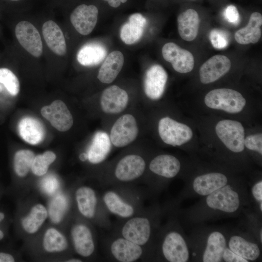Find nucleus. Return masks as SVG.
<instances>
[{
	"label": "nucleus",
	"instance_id": "nucleus-42",
	"mask_svg": "<svg viewBox=\"0 0 262 262\" xmlns=\"http://www.w3.org/2000/svg\"><path fill=\"white\" fill-rule=\"evenodd\" d=\"M224 16L228 22L232 24H237L239 22V14L234 5H230L226 7L224 12Z\"/></svg>",
	"mask_w": 262,
	"mask_h": 262
},
{
	"label": "nucleus",
	"instance_id": "nucleus-25",
	"mask_svg": "<svg viewBox=\"0 0 262 262\" xmlns=\"http://www.w3.org/2000/svg\"><path fill=\"white\" fill-rule=\"evenodd\" d=\"M177 22L178 32L182 39L191 41L196 38L198 32L199 17L195 10L188 9L180 14Z\"/></svg>",
	"mask_w": 262,
	"mask_h": 262
},
{
	"label": "nucleus",
	"instance_id": "nucleus-7",
	"mask_svg": "<svg viewBox=\"0 0 262 262\" xmlns=\"http://www.w3.org/2000/svg\"><path fill=\"white\" fill-rule=\"evenodd\" d=\"M216 133L226 147L230 151L240 153L245 149V130L237 121L224 119L215 126Z\"/></svg>",
	"mask_w": 262,
	"mask_h": 262
},
{
	"label": "nucleus",
	"instance_id": "nucleus-11",
	"mask_svg": "<svg viewBox=\"0 0 262 262\" xmlns=\"http://www.w3.org/2000/svg\"><path fill=\"white\" fill-rule=\"evenodd\" d=\"M164 59L172 64L173 69L180 73L191 71L194 66V58L189 51L180 48L176 44L168 42L162 50Z\"/></svg>",
	"mask_w": 262,
	"mask_h": 262
},
{
	"label": "nucleus",
	"instance_id": "nucleus-27",
	"mask_svg": "<svg viewBox=\"0 0 262 262\" xmlns=\"http://www.w3.org/2000/svg\"><path fill=\"white\" fill-rule=\"evenodd\" d=\"M111 149V141L109 135L104 131H98L88 149V159L92 164L100 163L105 159Z\"/></svg>",
	"mask_w": 262,
	"mask_h": 262
},
{
	"label": "nucleus",
	"instance_id": "nucleus-15",
	"mask_svg": "<svg viewBox=\"0 0 262 262\" xmlns=\"http://www.w3.org/2000/svg\"><path fill=\"white\" fill-rule=\"evenodd\" d=\"M167 78V73L161 66L154 65L148 68L144 81L147 97L152 100L159 99L164 93Z\"/></svg>",
	"mask_w": 262,
	"mask_h": 262
},
{
	"label": "nucleus",
	"instance_id": "nucleus-5",
	"mask_svg": "<svg viewBox=\"0 0 262 262\" xmlns=\"http://www.w3.org/2000/svg\"><path fill=\"white\" fill-rule=\"evenodd\" d=\"M206 105L231 114L241 112L246 100L239 92L229 88H217L208 92L204 98Z\"/></svg>",
	"mask_w": 262,
	"mask_h": 262
},
{
	"label": "nucleus",
	"instance_id": "nucleus-16",
	"mask_svg": "<svg viewBox=\"0 0 262 262\" xmlns=\"http://www.w3.org/2000/svg\"><path fill=\"white\" fill-rule=\"evenodd\" d=\"M145 168L146 162L142 157L135 154L127 155L117 164L115 175L121 181H131L142 176Z\"/></svg>",
	"mask_w": 262,
	"mask_h": 262
},
{
	"label": "nucleus",
	"instance_id": "nucleus-6",
	"mask_svg": "<svg viewBox=\"0 0 262 262\" xmlns=\"http://www.w3.org/2000/svg\"><path fill=\"white\" fill-rule=\"evenodd\" d=\"M227 244L233 252L248 262L256 261L261 255L262 245L247 230L235 229L228 232Z\"/></svg>",
	"mask_w": 262,
	"mask_h": 262
},
{
	"label": "nucleus",
	"instance_id": "nucleus-8",
	"mask_svg": "<svg viewBox=\"0 0 262 262\" xmlns=\"http://www.w3.org/2000/svg\"><path fill=\"white\" fill-rule=\"evenodd\" d=\"M158 132L165 143L174 147L184 144L189 141L193 135L189 126L169 117H164L160 120Z\"/></svg>",
	"mask_w": 262,
	"mask_h": 262
},
{
	"label": "nucleus",
	"instance_id": "nucleus-40",
	"mask_svg": "<svg viewBox=\"0 0 262 262\" xmlns=\"http://www.w3.org/2000/svg\"><path fill=\"white\" fill-rule=\"evenodd\" d=\"M245 146L248 149L257 152L262 155V134H251L245 138Z\"/></svg>",
	"mask_w": 262,
	"mask_h": 262
},
{
	"label": "nucleus",
	"instance_id": "nucleus-39",
	"mask_svg": "<svg viewBox=\"0 0 262 262\" xmlns=\"http://www.w3.org/2000/svg\"><path fill=\"white\" fill-rule=\"evenodd\" d=\"M251 201L256 207V213L262 216V180L260 179L255 181L250 187L249 192Z\"/></svg>",
	"mask_w": 262,
	"mask_h": 262
},
{
	"label": "nucleus",
	"instance_id": "nucleus-9",
	"mask_svg": "<svg viewBox=\"0 0 262 262\" xmlns=\"http://www.w3.org/2000/svg\"><path fill=\"white\" fill-rule=\"evenodd\" d=\"M138 133V128L135 118L131 115L125 114L115 122L109 137L114 146L122 147L134 141Z\"/></svg>",
	"mask_w": 262,
	"mask_h": 262
},
{
	"label": "nucleus",
	"instance_id": "nucleus-50",
	"mask_svg": "<svg viewBox=\"0 0 262 262\" xmlns=\"http://www.w3.org/2000/svg\"><path fill=\"white\" fill-rule=\"evenodd\" d=\"M3 88L2 85L0 84V92L2 90Z\"/></svg>",
	"mask_w": 262,
	"mask_h": 262
},
{
	"label": "nucleus",
	"instance_id": "nucleus-26",
	"mask_svg": "<svg viewBox=\"0 0 262 262\" xmlns=\"http://www.w3.org/2000/svg\"><path fill=\"white\" fill-rule=\"evenodd\" d=\"M71 235L76 251L83 257L91 255L95 250V244L92 233L85 225L79 224L75 226Z\"/></svg>",
	"mask_w": 262,
	"mask_h": 262
},
{
	"label": "nucleus",
	"instance_id": "nucleus-52",
	"mask_svg": "<svg viewBox=\"0 0 262 262\" xmlns=\"http://www.w3.org/2000/svg\"></svg>",
	"mask_w": 262,
	"mask_h": 262
},
{
	"label": "nucleus",
	"instance_id": "nucleus-18",
	"mask_svg": "<svg viewBox=\"0 0 262 262\" xmlns=\"http://www.w3.org/2000/svg\"><path fill=\"white\" fill-rule=\"evenodd\" d=\"M127 92L118 86L114 85L106 88L100 98V105L102 111L109 114L121 113L128 103Z\"/></svg>",
	"mask_w": 262,
	"mask_h": 262
},
{
	"label": "nucleus",
	"instance_id": "nucleus-36",
	"mask_svg": "<svg viewBox=\"0 0 262 262\" xmlns=\"http://www.w3.org/2000/svg\"><path fill=\"white\" fill-rule=\"evenodd\" d=\"M0 83L4 85L12 96H16L19 91V82L17 78L8 68H0Z\"/></svg>",
	"mask_w": 262,
	"mask_h": 262
},
{
	"label": "nucleus",
	"instance_id": "nucleus-2",
	"mask_svg": "<svg viewBox=\"0 0 262 262\" xmlns=\"http://www.w3.org/2000/svg\"><path fill=\"white\" fill-rule=\"evenodd\" d=\"M199 225L188 237L191 260L201 262H222L228 231L221 228Z\"/></svg>",
	"mask_w": 262,
	"mask_h": 262
},
{
	"label": "nucleus",
	"instance_id": "nucleus-31",
	"mask_svg": "<svg viewBox=\"0 0 262 262\" xmlns=\"http://www.w3.org/2000/svg\"><path fill=\"white\" fill-rule=\"evenodd\" d=\"M103 200L108 210L118 216L128 218L132 216L134 213L132 206L124 201L114 191L106 192L103 195Z\"/></svg>",
	"mask_w": 262,
	"mask_h": 262
},
{
	"label": "nucleus",
	"instance_id": "nucleus-32",
	"mask_svg": "<svg viewBox=\"0 0 262 262\" xmlns=\"http://www.w3.org/2000/svg\"><path fill=\"white\" fill-rule=\"evenodd\" d=\"M48 216L46 208L41 204H37L32 208L30 213L22 219V227L26 231L34 233L44 223Z\"/></svg>",
	"mask_w": 262,
	"mask_h": 262
},
{
	"label": "nucleus",
	"instance_id": "nucleus-44",
	"mask_svg": "<svg viewBox=\"0 0 262 262\" xmlns=\"http://www.w3.org/2000/svg\"><path fill=\"white\" fill-rule=\"evenodd\" d=\"M14 258L10 254L0 252V262H13Z\"/></svg>",
	"mask_w": 262,
	"mask_h": 262
},
{
	"label": "nucleus",
	"instance_id": "nucleus-49",
	"mask_svg": "<svg viewBox=\"0 0 262 262\" xmlns=\"http://www.w3.org/2000/svg\"><path fill=\"white\" fill-rule=\"evenodd\" d=\"M4 234L3 232L0 230V240L2 239L3 238Z\"/></svg>",
	"mask_w": 262,
	"mask_h": 262
},
{
	"label": "nucleus",
	"instance_id": "nucleus-43",
	"mask_svg": "<svg viewBox=\"0 0 262 262\" xmlns=\"http://www.w3.org/2000/svg\"><path fill=\"white\" fill-rule=\"evenodd\" d=\"M222 262H248L246 260L233 252L227 244L222 254Z\"/></svg>",
	"mask_w": 262,
	"mask_h": 262
},
{
	"label": "nucleus",
	"instance_id": "nucleus-17",
	"mask_svg": "<svg viewBox=\"0 0 262 262\" xmlns=\"http://www.w3.org/2000/svg\"><path fill=\"white\" fill-rule=\"evenodd\" d=\"M230 67V61L227 56L214 55L201 66L199 69L200 82L203 84L214 82L229 72Z\"/></svg>",
	"mask_w": 262,
	"mask_h": 262
},
{
	"label": "nucleus",
	"instance_id": "nucleus-1",
	"mask_svg": "<svg viewBox=\"0 0 262 262\" xmlns=\"http://www.w3.org/2000/svg\"><path fill=\"white\" fill-rule=\"evenodd\" d=\"M248 185L233 180L183 210L185 222L196 225L222 217H236L251 202Z\"/></svg>",
	"mask_w": 262,
	"mask_h": 262
},
{
	"label": "nucleus",
	"instance_id": "nucleus-10",
	"mask_svg": "<svg viewBox=\"0 0 262 262\" xmlns=\"http://www.w3.org/2000/svg\"><path fill=\"white\" fill-rule=\"evenodd\" d=\"M152 229L151 221L148 218L137 216L124 224L121 234L123 238L142 246L149 241Z\"/></svg>",
	"mask_w": 262,
	"mask_h": 262
},
{
	"label": "nucleus",
	"instance_id": "nucleus-4",
	"mask_svg": "<svg viewBox=\"0 0 262 262\" xmlns=\"http://www.w3.org/2000/svg\"><path fill=\"white\" fill-rule=\"evenodd\" d=\"M234 179L219 171L198 174L190 179L181 190L180 201L188 198L202 197L227 185Z\"/></svg>",
	"mask_w": 262,
	"mask_h": 262
},
{
	"label": "nucleus",
	"instance_id": "nucleus-37",
	"mask_svg": "<svg viewBox=\"0 0 262 262\" xmlns=\"http://www.w3.org/2000/svg\"><path fill=\"white\" fill-rule=\"evenodd\" d=\"M67 207V202L62 195H58L51 201L49 208V214L51 220L55 223L60 222Z\"/></svg>",
	"mask_w": 262,
	"mask_h": 262
},
{
	"label": "nucleus",
	"instance_id": "nucleus-24",
	"mask_svg": "<svg viewBox=\"0 0 262 262\" xmlns=\"http://www.w3.org/2000/svg\"><path fill=\"white\" fill-rule=\"evenodd\" d=\"M262 14L259 12L252 13L247 25L235 33L236 41L242 45L257 43L262 35Z\"/></svg>",
	"mask_w": 262,
	"mask_h": 262
},
{
	"label": "nucleus",
	"instance_id": "nucleus-47",
	"mask_svg": "<svg viewBox=\"0 0 262 262\" xmlns=\"http://www.w3.org/2000/svg\"><path fill=\"white\" fill-rule=\"evenodd\" d=\"M67 262H82V261L81 260H80V259H72L69 260Z\"/></svg>",
	"mask_w": 262,
	"mask_h": 262
},
{
	"label": "nucleus",
	"instance_id": "nucleus-30",
	"mask_svg": "<svg viewBox=\"0 0 262 262\" xmlns=\"http://www.w3.org/2000/svg\"><path fill=\"white\" fill-rule=\"evenodd\" d=\"M76 199L80 212L85 217L92 218L96 213L97 199L95 191L89 187L82 186L76 192Z\"/></svg>",
	"mask_w": 262,
	"mask_h": 262
},
{
	"label": "nucleus",
	"instance_id": "nucleus-45",
	"mask_svg": "<svg viewBox=\"0 0 262 262\" xmlns=\"http://www.w3.org/2000/svg\"><path fill=\"white\" fill-rule=\"evenodd\" d=\"M107 1L109 5L114 8L119 7L121 3H125L128 0H103Z\"/></svg>",
	"mask_w": 262,
	"mask_h": 262
},
{
	"label": "nucleus",
	"instance_id": "nucleus-22",
	"mask_svg": "<svg viewBox=\"0 0 262 262\" xmlns=\"http://www.w3.org/2000/svg\"><path fill=\"white\" fill-rule=\"evenodd\" d=\"M124 62V56L121 52L117 50L112 51L105 58L100 67L98 79L104 83L112 82L121 70Z\"/></svg>",
	"mask_w": 262,
	"mask_h": 262
},
{
	"label": "nucleus",
	"instance_id": "nucleus-35",
	"mask_svg": "<svg viewBox=\"0 0 262 262\" xmlns=\"http://www.w3.org/2000/svg\"><path fill=\"white\" fill-rule=\"evenodd\" d=\"M56 159L55 154L52 151H47L42 154L34 157L31 169L34 174L40 176L45 174L49 165Z\"/></svg>",
	"mask_w": 262,
	"mask_h": 262
},
{
	"label": "nucleus",
	"instance_id": "nucleus-38",
	"mask_svg": "<svg viewBox=\"0 0 262 262\" xmlns=\"http://www.w3.org/2000/svg\"><path fill=\"white\" fill-rule=\"evenodd\" d=\"M209 39L212 46L217 49H223L229 44L228 33L221 29L212 30L209 34Z\"/></svg>",
	"mask_w": 262,
	"mask_h": 262
},
{
	"label": "nucleus",
	"instance_id": "nucleus-14",
	"mask_svg": "<svg viewBox=\"0 0 262 262\" xmlns=\"http://www.w3.org/2000/svg\"><path fill=\"white\" fill-rule=\"evenodd\" d=\"M98 13V10L96 6L81 4L71 14L70 21L79 33L88 35L93 31L97 24Z\"/></svg>",
	"mask_w": 262,
	"mask_h": 262
},
{
	"label": "nucleus",
	"instance_id": "nucleus-19",
	"mask_svg": "<svg viewBox=\"0 0 262 262\" xmlns=\"http://www.w3.org/2000/svg\"><path fill=\"white\" fill-rule=\"evenodd\" d=\"M181 163L176 157L169 154H161L150 162V170L154 174L165 179H173L180 173Z\"/></svg>",
	"mask_w": 262,
	"mask_h": 262
},
{
	"label": "nucleus",
	"instance_id": "nucleus-48",
	"mask_svg": "<svg viewBox=\"0 0 262 262\" xmlns=\"http://www.w3.org/2000/svg\"><path fill=\"white\" fill-rule=\"evenodd\" d=\"M4 214L3 213L0 212V222L4 219Z\"/></svg>",
	"mask_w": 262,
	"mask_h": 262
},
{
	"label": "nucleus",
	"instance_id": "nucleus-33",
	"mask_svg": "<svg viewBox=\"0 0 262 262\" xmlns=\"http://www.w3.org/2000/svg\"><path fill=\"white\" fill-rule=\"evenodd\" d=\"M67 245L65 237L55 229L50 228L46 231L43 239V246L47 251H62L67 248Z\"/></svg>",
	"mask_w": 262,
	"mask_h": 262
},
{
	"label": "nucleus",
	"instance_id": "nucleus-28",
	"mask_svg": "<svg viewBox=\"0 0 262 262\" xmlns=\"http://www.w3.org/2000/svg\"><path fill=\"white\" fill-rule=\"evenodd\" d=\"M22 138L32 145H36L44 139L45 134L42 124L38 120L31 117L22 118L18 126Z\"/></svg>",
	"mask_w": 262,
	"mask_h": 262
},
{
	"label": "nucleus",
	"instance_id": "nucleus-23",
	"mask_svg": "<svg viewBox=\"0 0 262 262\" xmlns=\"http://www.w3.org/2000/svg\"><path fill=\"white\" fill-rule=\"evenodd\" d=\"M42 33L46 43L54 53L64 55L66 52V45L63 33L53 21L49 20L42 26Z\"/></svg>",
	"mask_w": 262,
	"mask_h": 262
},
{
	"label": "nucleus",
	"instance_id": "nucleus-13",
	"mask_svg": "<svg viewBox=\"0 0 262 262\" xmlns=\"http://www.w3.org/2000/svg\"><path fill=\"white\" fill-rule=\"evenodd\" d=\"M41 113L59 131H67L73 125L72 115L65 103L61 100H55L50 105L43 107Z\"/></svg>",
	"mask_w": 262,
	"mask_h": 262
},
{
	"label": "nucleus",
	"instance_id": "nucleus-12",
	"mask_svg": "<svg viewBox=\"0 0 262 262\" xmlns=\"http://www.w3.org/2000/svg\"><path fill=\"white\" fill-rule=\"evenodd\" d=\"M16 37L22 46L32 55L40 57L43 52V45L38 31L31 23L21 21L15 28Z\"/></svg>",
	"mask_w": 262,
	"mask_h": 262
},
{
	"label": "nucleus",
	"instance_id": "nucleus-51",
	"mask_svg": "<svg viewBox=\"0 0 262 262\" xmlns=\"http://www.w3.org/2000/svg\"><path fill=\"white\" fill-rule=\"evenodd\" d=\"M12 0V1H18V0Z\"/></svg>",
	"mask_w": 262,
	"mask_h": 262
},
{
	"label": "nucleus",
	"instance_id": "nucleus-21",
	"mask_svg": "<svg viewBox=\"0 0 262 262\" xmlns=\"http://www.w3.org/2000/svg\"><path fill=\"white\" fill-rule=\"evenodd\" d=\"M146 18L140 13L131 15L128 22L124 23L120 31L121 40L126 44L132 45L142 38L147 25Z\"/></svg>",
	"mask_w": 262,
	"mask_h": 262
},
{
	"label": "nucleus",
	"instance_id": "nucleus-34",
	"mask_svg": "<svg viewBox=\"0 0 262 262\" xmlns=\"http://www.w3.org/2000/svg\"><path fill=\"white\" fill-rule=\"evenodd\" d=\"M35 157L34 153L29 150H20L16 152L14 159V166L16 174L24 177L28 173Z\"/></svg>",
	"mask_w": 262,
	"mask_h": 262
},
{
	"label": "nucleus",
	"instance_id": "nucleus-3",
	"mask_svg": "<svg viewBox=\"0 0 262 262\" xmlns=\"http://www.w3.org/2000/svg\"><path fill=\"white\" fill-rule=\"evenodd\" d=\"M160 242L162 259L169 262H187L191 260L188 237L177 220L169 223Z\"/></svg>",
	"mask_w": 262,
	"mask_h": 262
},
{
	"label": "nucleus",
	"instance_id": "nucleus-29",
	"mask_svg": "<svg viewBox=\"0 0 262 262\" xmlns=\"http://www.w3.org/2000/svg\"><path fill=\"white\" fill-rule=\"evenodd\" d=\"M107 52L106 48L102 44L96 42L89 43L80 49L77 54V59L83 66H94L105 59Z\"/></svg>",
	"mask_w": 262,
	"mask_h": 262
},
{
	"label": "nucleus",
	"instance_id": "nucleus-41",
	"mask_svg": "<svg viewBox=\"0 0 262 262\" xmlns=\"http://www.w3.org/2000/svg\"><path fill=\"white\" fill-rule=\"evenodd\" d=\"M41 186L46 193L52 194L57 190L59 183L57 179L55 177L49 175L43 180Z\"/></svg>",
	"mask_w": 262,
	"mask_h": 262
},
{
	"label": "nucleus",
	"instance_id": "nucleus-46",
	"mask_svg": "<svg viewBox=\"0 0 262 262\" xmlns=\"http://www.w3.org/2000/svg\"><path fill=\"white\" fill-rule=\"evenodd\" d=\"M80 159L82 161H85L86 159H88L87 153H83L81 154L80 156Z\"/></svg>",
	"mask_w": 262,
	"mask_h": 262
},
{
	"label": "nucleus",
	"instance_id": "nucleus-20",
	"mask_svg": "<svg viewBox=\"0 0 262 262\" xmlns=\"http://www.w3.org/2000/svg\"><path fill=\"white\" fill-rule=\"evenodd\" d=\"M111 252L118 262H133L138 260L143 254L141 246L123 237L115 240L111 245Z\"/></svg>",
	"mask_w": 262,
	"mask_h": 262
}]
</instances>
